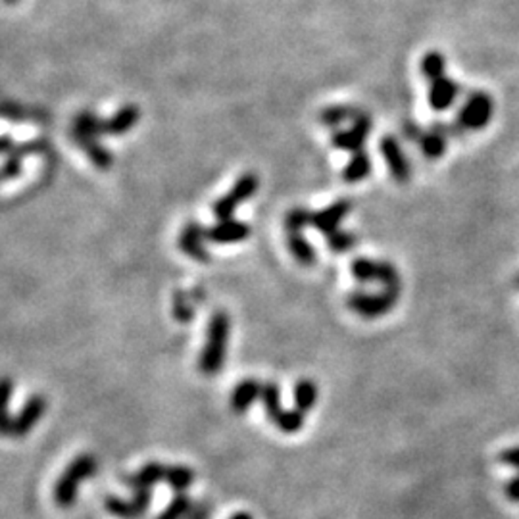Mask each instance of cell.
<instances>
[{
	"instance_id": "1",
	"label": "cell",
	"mask_w": 519,
	"mask_h": 519,
	"mask_svg": "<svg viewBox=\"0 0 519 519\" xmlns=\"http://www.w3.org/2000/svg\"><path fill=\"white\" fill-rule=\"evenodd\" d=\"M229 333H231L229 314L224 310L216 311L210 319V326H208V339H206L204 350L201 354V362H199L201 372L208 375L222 372L225 354H227Z\"/></svg>"
},
{
	"instance_id": "2",
	"label": "cell",
	"mask_w": 519,
	"mask_h": 519,
	"mask_svg": "<svg viewBox=\"0 0 519 519\" xmlns=\"http://www.w3.org/2000/svg\"><path fill=\"white\" fill-rule=\"evenodd\" d=\"M402 288H383L381 293H362L354 291L346 298L349 306L356 316L366 319H377L397 306Z\"/></svg>"
},
{
	"instance_id": "3",
	"label": "cell",
	"mask_w": 519,
	"mask_h": 519,
	"mask_svg": "<svg viewBox=\"0 0 519 519\" xmlns=\"http://www.w3.org/2000/svg\"><path fill=\"white\" fill-rule=\"evenodd\" d=\"M492 114H494V102L489 92L471 90L468 98L464 100V104H461V108L458 110L456 122L466 133L481 131L491 123Z\"/></svg>"
},
{
	"instance_id": "4",
	"label": "cell",
	"mask_w": 519,
	"mask_h": 519,
	"mask_svg": "<svg viewBox=\"0 0 519 519\" xmlns=\"http://www.w3.org/2000/svg\"><path fill=\"white\" fill-rule=\"evenodd\" d=\"M350 273L358 283H379L383 288H402L398 270L395 263L387 260L354 258L350 263Z\"/></svg>"
},
{
	"instance_id": "5",
	"label": "cell",
	"mask_w": 519,
	"mask_h": 519,
	"mask_svg": "<svg viewBox=\"0 0 519 519\" xmlns=\"http://www.w3.org/2000/svg\"><path fill=\"white\" fill-rule=\"evenodd\" d=\"M258 187H260V179H258L256 173H252V171L242 173V176L235 181L233 187H231L222 196V199H217L214 202L212 212H214L217 222H219V219H231V217H233L235 212H237V208L240 204H245L247 201H250L252 196L256 194Z\"/></svg>"
},
{
	"instance_id": "6",
	"label": "cell",
	"mask_w": 519,
	"mask_h": 519,
	"mask_svg": "<svg viewBox=\"0 0 519 519\" xmlns=\"http://www.w3.org/2000/svg\"><path fill=\"white\" fill-rule=\"evenodd\" d=\"M260 398L265 404V412H268L270 420L275 423V427L283 433H296L303 429L304 425V413L295 410H285L279 404V389L275 383L262 385Z\"/></svg>"
},
{
	"instance_id": "7",
	"label": "cell",
	"mask_w": 519,
	"mask_h": 519,
	"mask_svg": "<svg viewBox=\"0 0 519 519\" xmlns=\"http://www.w3.org/2000/svg\"><path fill=\"white\" fill-rule=\"evenodd\" d=\"M372 130H374L372 115L362 110L349 130L334 131L331 135V145L337 150H342V153H350V154L360 153V150H364V145L367 141L369 133H372Z\"/></svg>"
},
{
	"instance_id": "8",
	"label": "cell",
	"mask_w": 519,
	"mask_h": 519,
	"mask_svg": "<svg viewBox=\"0 0 519 519\" xmlns=\"http://www.w3.org/2000/svg\"><path fill=\"white\" fill-rule=\"evenodd\" d=\"M381 156L385 158L387 168L390 171L392 179L400 185H406L412 179V164L406 156V153L402 150V145L395 135H385L381 138L379 143Z\"/></svg>"
},
{
	"instance_id": "9",
	"label": "cell",
	"mask_w": 519,
	"mask_h": 519,
	"mask_svg": "<svg viewBox=\"0 0 519 519\" xmlns=\"http://www.w3.org/2000/svg\"><path fill=\"white\" fill-rule=\"evenodd\" d=\"M95 468H97V461L92 460L90 456H83V458H79L77 461H74L72 468H69L66 476L62 477V481L58 483L56 500L60 502V506H72L74 496H75V487L81 481L92 476Z\"/></svg>"
},
{
	"instance_id": "10",
	"label": "cell",
	"mask_w": 519,
	"mask_h": 519,
	"mask_svg": "<svg viewBox=\"0 0 519 519\" xmlns=\"http://www.w3.org/2000/svg\"><path fill=\"white\" fill-rule=\"evenodd\" d=\"M352 212V202L349 199H342V201H334L333 204H329L327 208H321V210L311 214V227L323 237H327L333 231L341 229V224Z\"/></svg>"
},
{
	"instance_id": "11",
	"label": "cell",
	"mask_w": 519,
	"mask_h": 519,
	"mask_svg": "<svg viewBox=\"0 0 519 519\" xmlns=\"http://www.w3.org/2000/svg\"><path fill=\"white\" fill-rule=\"evenodd\" d=\"M252 235L248 224L239 219H219L217 224L206 229V240L212 245H235V242L247 240Z\"/></svg>"
},
{
	"instance_id": "12",
	"label": "cell",
	"mask_w": 519,
	"mask_h": 519,
	"mask_svg": "<svg viewBox=\"0 0 519 519\" xmlns=\"http://www.w3.org/2000/svg\"><path fill=\"white\" fill-rule=\"evenodd\" d=\"M206 229L199 222H189L179 235V248L185 256L199 263L210 262V252L206 248Z\"/></svg>"
},
{
	"instance_id": "13",
	"label": "cell",
	"mask_w": 519,
	"mask_h": 519,
	"mask_svg": "<svg viewBox=\"0 0 519 519\" xmlns=\"http://www.w3.org/2000/svg\"><path fill=\"white\" fill-rule=\"evenodd\" d=\"M461 87L456 83L454 79L441 77L429 83V90H427V100H429V106L435 112H446L454 106L456 98L460 97Z\"/></svg>"
},
{
	"instance_id": "14",
	"label": "cell",
	"mask_w": 519,
	"mask_h": 519,
	"mask_svg": "<svg viewBox=\"0 0 519 519\" xmlns=\"http://www.w3.org/2000/svg\"><path fill=\"white\" fill-rule=\"evenodd\" d=\"M141 120V110H138L135 104H125L108 120H104V135L110 137H122L130 133L133 127Z\"/></svg>"
},
{
	"instance_id": "15",
	"label": "cell",
	"mask_w": 519,
	"mask_h": 519,
	"mask_svg": "<svg viewBox=\"0 0 519 519\" xmlns=\"http://www.w3.org/2000/svg\"><path fill=\"white\" fill-rule=\"evenodd\" d=\"M104 135V120H100L97 114L89 110L79 112L72 125V138L74 143L85 141V138H100Z\"/></svg>"
},
{
	"instance_id": "16",
	"label": "cell",
	"mask_w": 519,
	"mask_h": 519,
	"mask_svg": "<svg viewBox=\"0 0 519 519\" xmlns=\"http://www.w3.org/2000/svg\"><path fill=\"white\" fill-rule=\"evenodd\" d=\"M75 145L81 148V153L90 160V164L97 169L100 171L112 169L114 154L100 143V138H85V141H77Z\"/></svg>"
},
{
	"instance_id": "17",
	"label": "cell",
	"mask_w": 519,
	"mask_h": 519,
	"mask_svg": "<svg viewBox=\"0 0 519 519\" xmlns=\"http://www.w3.org/2000/svg\"><path fill=\"white\" fill-rule=\"evenodd\" d=\"M360 108L352 106V104H334V106L323 108L318 115V120L323 127H331V130H337L339 125L346 122H354L358 115H360Z\"/></svg>"
},
{
	"instance_id": "18",
	"label": "cell",
	"mask_w": 519,
	"mask_h": 519,
	"mask_svg": "<svg viewBox=\"0 0 519 519\" xmlns=\"http://www.w3.org/2000/svg\"><path fill=\"white\" fill-rule=\"evenodd\" d=\"M287 247L300 265H304V268L316 265L318 252L303 233H287Z\"/></svg>"
},
{
	"instance_id": "19",
	"label": "cell",
	"mask_w": 519,
	"mask_h": 519,
	"mask_svg": "<svg viewBox=\"0 0 519 519\" xmlns=\"http://www.w3.org/2000/svg\"><path fill=\"white\" fill-rule=\"evenodd\" d=\"M369 173H372V158L364 150H360V153H354L350 160L346 161L344 169L341 171V177L344 183L356 185L369 177Z\"/></svg>"
},
{
	"instance_id": "20",
	"label": "cell",
	"mask_w": 519,
	"mask_h": 519,
	"mask_svg": "<svg viewBox=\"0 0 519 519\" xmlns=\"http://www.w3.org/2000/svg\"><path fill=\"white\" fill-rule=\"evenodd\" d=\"M415 145L420 146L421 154L427 160H438L443 158L446 153V146H448V138L443 137L441 133H436L435 130H427V131H420L418 138L413 141Z\"/></svg>"
},
{
	"instance_id": "21",
	"label": "cell",
	"mask_w": 519,
	"mask_h": 519,
	"mask_svg": "<svg viewBox=\"0 0 519 519\" xmlns=\"http://www.w3.org/2000/svg\"><path fill=\"white\" fill-rule=\"evenodd\" d=\"M39 145L37 143H28V145H21V146H14V150L8 154L4 166L0 168V181H10L18 177L21 173V164H23V158L35 154L37 153Z\"/></svg>"
},
{
	"instance_id": "22",
	"label": "cell",
	"mask_w": 519,
	"mask_h": 519,
	"mask_svg": "<svg viewBox=\"0 0 519 519\" xmlns=\"http://www.w3.org/2000/svg\"><path fill=\"white\" fill-rule=\"evenodd\" d=\"M260 392H262V383H258L256 379H245L233 390V398H231V404H233V408L239 413H242V412H247L248 406H252V404L260 398Z\"/></svg>"
},
{
	"instance_id": "23",
	"label": "cell",
	"mask_w": 519,
	"mask_h": 519,
	"mask_svg": "<svg viewBox=\"0 0 519 519\" xmlns=\"http://www.w3.org/2000/svg\"><path fill=\"white\" fill-rule=\"evenodd\" d=\"M318 385L310 379H300L295 387V406L298 412L308 413L318 404Z\"/></svg>"
},
{
	"instance_id": "24",
	"label": "cell",
	"mask_w": 519,
	"mask_h": 519,
	"mask_svg": "<svg viewBox=\"0 0 519 519\" xmlns=\"http://www.w3.org/2000/svg\"><path fill=\"white\" fill-rule=\"evenodd\" d=\"M420 72L423 75L425 81H429V83H433V81L444 77L446 74V58L443 52L438 51H429L425 52L423 58H421V64H420Z\"/></svg>"
},
{
	"instance_id": "25",
	"label": "cell",
	"mask_w": 519,
	"mask_h": 519,
	"mask_svg": "<svg viewBox=\"0 0 519 519\" xmlns=\"http://www.w3.org/2000/svg\"><path fill=\"white\" fill-rule=\"evenodd\" d=\"M356 242H358L356 235L350 233V231H346V229H337V231H333V233H329L326 237L327 248L331 252H334V254H342V252L352 250L356 247Z\"/></svg>"
},
{
	"instance_id": "26",
	"label": "cell",
	"mask_w": 519,
	"mask_h": 519,
	"mask_svg": "<svg viewBox=\"0 0 519 519\" xmlns=\"http://www.w3.org/2000/svg\"><path fill=\"white\" fill-rule=\"evenodd\" d=\"M311 214L308 208H293L285 216V231L287 233H303L304 227L311 225Z\"/></svg>"
},
{
	"instance_id": "27",
	"label": "cell",
	"mask_w": 519,
	"mask_h": 519,
	"mask_svg": "<svg viewBox=\"0 0 519 519\" xmlns=\"http://www.w3.org/2000/svg\"><path fill=\"white\" fill-rule=\"evenodd\" d=\"M12 395V381L10 379H0V433L10 435L12 421L8 412V402Z\"/></svg>"
},
{
	"instance_id": "28",
	"label": "cell",
	"mask_w": 519,
	"mask_h": 519,
	"mask_svg": "<svg viewBox=\"0 0 519 519\" xmlns=\"http://www.w3.org/2000/svg\"><path fill=\"white\" fill-rule=\"evenodd\" d=\"M168 477L169 483L176 487L177 491H185L193 483V473L185 468H176V469H169L168 471Z\"/></svg>"
},
{
	"instance_id": "29",
	"label": "cell",
	"mask_w": 519,
	"mask_h": 519,
	"mask_svg": "<svg viewBox=\"0 0 519 519\" xmlns=\"http://www.w3.org/2000/svg\"><path fill=\"white\" fill-rule=\"evenodd\" d=\"M431 130H435L436 133H441V135L446 137V138H460V137H464V135H466V131L461 130V127L458 125V122H454V123L436 122V123L431 125Z\"/></svg>"
},
{
	"instance_id": "30",
	"label": "cell",
	"mask_w": 519,
	"mask_h": 519,
	"mask_svg": "<svg viewBox=\"0 0 519 519\" xmlns=\"http://www.w3.org/2000/svg\"><path fill=\"white\" fill-rule=\"evenodd\" d=\"M500 461H502V464H506V466L519 469V446L504 450V452L500 454Z\"/></svg>"
},
{
	"instance_id": "31",
	"label": "cell",
	"mask_w": 519,
	"mask_h": 519,
	"mask_svg": "<svg viewBox=\"0 0 519 519\" xmlns=\"http://www.w3.org/2000/svg\"><path fill=\"white\" fill-rule=\"evenodd\" d=\"M504 492L512 502H519V476L514 477L510 483H506Z\"/></svg>"
},
{
	"instance_id": "32",
	"label": "cell",
	"mask_w": 519,
	"mask_h": 519,
	"mask_svg": "<svg viewBox=\"0 0 519 519\" xmlns=\"http://www.w3.org/2000/svg\"><path fill=\"white\" fill-rule=\"evenodd\" d=\"M14 150V141L10 137H0V154H10Z\"/></svg>"
},
{
	"instance_id": "33",
	"label": "cell",
	"mask_w": 519,
	"mask_h": 519,
	"mask_svg": "<svg viewBox=\"0 0 519 519\" xmlns=\"http://www.w3.org/2000/svg\"><path fill=\"white\" fill-rule=\"evenodd\" d=\"M231 519H252V517L247 515V514H237V515H233Z\"/></svg>"
},
{
	"instance_id": "34",
	"label": "cell",
	"mask_w": 519,
	"mask_h": 519,
	"mask_svg": "<svg viewBox=\"0 0 519 519\" xmlns=\"http://www.w3.org/2000/svg\"><path fill=\"white\" fill-rule=\"evenodd\" d=\"M4 3H6V4H18L20 0H4Z\"/></svg>"
},
{
	"instance_id": "35",
	"label": "cell",
	"mask_w": 519,
	"mask_h": 519,
	"mask_svg": "<svg viewBox=\"0 0 519 519\" xmlns=\"http://www.w3.org/2000/svg\"><path fill=\"white\" fill-rule=\"evenodd\" d=\"M515 287L519 288V275H517V279H515Z\"/></svg>"
}]
</instances>
